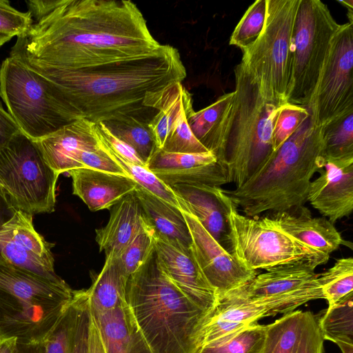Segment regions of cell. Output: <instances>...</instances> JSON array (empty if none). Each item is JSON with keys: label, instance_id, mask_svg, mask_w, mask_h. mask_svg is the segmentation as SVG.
I'll list each match as a JSON object with an SVG mask.
<instances>
[{"label": "cell", "instance_id": "obj_1", "mask_svg": "<svg viewBox=\"0 0 353 353\" xmlns=\"http://www.w3.org/2000/svg\"><path fill=\"white\" fill-rule=\"evenodd\" d=\"M161 45L127 0H56L11 48L35 65L76 69L147 56Z\"/></svg>", "mask_w": 353, "mask_h": 353}, {"label": "cell", "instance_id": "obj_2", "mask_svg": "<svg viewBox=\"0 0 353 353\" xmlns=\"http://www.w3.org/2000/svg\"><path fill=\"white\" fill-rule=\"evenodd\" d=\"M21 60L54 86L71 122L151 119L147 115L157 111L152 105L157 94L186 77L178 50L169 45L147 56L76 69L49 68Z\"/></svg>", "mask_w": 353, "mask_h": 353}, {"label": "cell", "instance_id": "obj_3", "mask_svg": "<svg viewBox=\"0 0 353 353\" xmlns=\"http://www.w3.org/2000/svg\"><path fill=\"white\" fill-rule=\"evenodd\" d=\"M325 165L322 128L309 117L250 179L225 190L248 216L302 207L314 173Z\"/></svg>", "mask_w": 353, "mask_h": 353}, {"label": "cell", "instance_id": "obj_4", "mask_svg": "<svg viewBox=\"0 0 353 353\" xmlns=\"http://www.w3.org/2000/svg\"><path fill=\"white\" fill-rule=\"evenodd\" d=\"M125 296L153 353H197L198 333L207 312L172 282L155 249L128 278Z\"/></svg>", "mask_w": 353, "mask_h": 353}, {"label": "cell", "instance_id": "obj_5", "mask_svg": "<svg viewBox=\"0 0 353 353\" xmlns=\"http://www.w3.org/2000/svg\"><path fill=\"white\" fill-rule=\"evenodd\" d=\"M232 101L210 136L206 148L226 172L228 183L240 187L274 153L272 129L281 105L265 100L243 65L234 67Z\"/></svg>", "mask_w": 353, "mask_h": 353}, {"label": "cell", "instance_id": "obj_6", "mask_svg": "<svg viewBox=\"0 0 353 353\" xmlns=\"http://www.w3.org/2000/svg\"><path fill=\"white\" fill-rule=\"evenodd\" d=\"M73 290L57 275L42 276L0 256V337L41 343L68 308Z\"/></svg>", "mask_w": 353, "mask_h": 353}, {"label": "cell", "instance_id": "obj_7", "mask_svg": "<svg viewBox=\"0 0 353 353\" xmlns=\"http://www.w3.org/2000/svg\"><path fill=\"white\" fill-rule=\"evenodd\" d=\"M301 0H266L263 29L243 50L241 63L261 97L278 105L286 103L293 62L292 35Z\"/></svg>", "mask_w": 353, "mask_h": 353}, {"label": "cell", "instance_id": "obj_8", "mask_svg": "<svg viewBox=\"0 0 353 353\" xmlns=\"http://www.w3.org/2000/svg\"><path fill=\"white\" fill-rule=\"evenodd\" d=\"M0 97L21 132L33 141L72 123L54 86L14 57L1 64Z\"/></svg>", "mask_w": 353, "mask_h": 353}, {"label": "cell", "instance_id": "obj_9", "mask_svg": "<svg viewBox=\"0 0 353 353\" xmlns=\"http://www.w3.org/2000/svg\"><path fill=\"white\" fill-rule=\"evenodd\" d=\"M231 254L245 268L257 271L295 263L316 268L330 256L312 249L282 231L267 216H248L239 212L224 190Z\"/></svg>", "mask_w": 353, "mask_h": 353}, {"label": "cell", "instance_id": "obj_10", "mask_svg": "<svg viewBox=\"0 0 353 353\" xmlns=\"http://www.w3.org/2000/svg\"><path fill=\"white\" fill-rule=\"evenodd\" d=\"M59 176L21 132L0 150V185L12 210L32 216L53 212Z\"/></svg>", "mask_w": 353, "mask_h": 353}, {"label": "cell", "instance_id": "obj_11", "mask_svg": "<svg viewBox=\"0 0 353 353\" xmlns=\"http://www.w3.org/2000/svg\"><path fill=\"white\" fill-rule=\"evenodd\" d=\"M339 25L321 1H300L293 30L292 71L286 103L307 108Z\"/></svg>", "mask_w": 353, "mask_h": 353}, {"label": "cell", "instance_id": "obj_12", "mask_svg": "<svg viewBox=\"0 0 353 353\" xmlns=\"http://www.w3.org/2000/svg\"><path fill=\"white\" fill-rule=\"evenodd\" d=\"M321 299L319 282L290 294L259 299L247 296L240 288L230 291L219 296L205 313L198 333V352L206 344L261 318L284 314L308 301Z\"/></svg>", "mask_w": 353, "mask_h": 353}, {"label": "cell", "instance_id": "obj_13", "mask_svg": "<svg viewBox=\"0 0 353 353\" xmlns=\"http://www.w3.org/2000/svg\"><path fill=\"white\" fill-rule=\"evenodd\" d=\"M353 23L336 31L307 109L312 123L323 127L353 112Z\"/></svg>", "mask_w": 353, "mask_h": 353}, {"label": "cell", "instance_id": "obj_14", "mask_svg": "<svg viewBox=\"0 0 353 353\" xmlns=\"http://www.w3.org/2000/svg\"><path fill=\"white\" fill-rule=\"evenodd\" d=\"M181 210L192 237L193 255L217 299L244 285L258 274L242 265L190 212Z\"/></svg>", "mask_w": 353, "mask_h": 353}, {"label": "cell", "instance_id": "obj_15", "mask_svg": "<svg viewBox=\"0 0 353 353\" xmlns=\"http://www.w3.org/2000/svg\"><path fill=\"white\" fill-rule=\"evenodd\" d=\"M34 229L32 215L14 210L0 226V255L7 262L34 273L52 277L54 259L52 248Z\"/></svg>", "mask_w": 353, "mask_h": 353}, {"label": "cell", "instance_id": "obj_16", "mask_svg": "<svg viewBox=\"0 0 353 353\" xmlns=\"http://www.w3.org/2000/svg\"><path fill=\"white\" fill-rule=\"evenodd\" d=\"M146 168L169 188L176 184L221 187L228 183L225 170L211 151L185 154L156 148Z\"/></svg>", "mask_w": 353, "mask_h": 353}, {"label": "cell", "instance_id": "obj_17", "mask_svg": "<svg viewBox=\"0 0 353 353\" xmlns=\"http://www.w3.org/2000/svg\"><path fill=\"white\" fill-rule=\"evenodd\" d=\"M154 249L160 265L172 282L194 304L208 312L217 301L190 247L155 234Z\"/></svg>", "mask_w": 353, "mask_h": 353}, {"label": "cell", "instance_id": "obj_18", "mask_svg": "<svg viewBox=\"0 0 353 353\" xmlns=\"http://www.w3.org/2000/svg\"><path fill=\"white\" fill-rule=\"evenodd\" d=\"M312 181L307 201L334 224L353 210V161L326 162Z\"/></svg>", "mask_w": 353, "mask_h": 353}, {"label": "cell", "instance_id": "obj_19", "mask_svg": "<svg viewBox=\"0 0 353 353\" xmlns=\"http://www.w3.org/2000/svg\"><path fill=\"white\" fill-rule=\"evenodd\" d=\"M94 124L80 119L34 142L46 163L57 174L83 168L82 152L99 148Z\"/></svg>", "mask_w": 353, "mask_h": 353}, {"label": "cell", "instance_id": "obj_20", "mask_svg": "<svg viewBox=\"0 0 353 353\" xmlns=\"http://www.w3.org/2000/svg\"><path fill=\"white\" fill-rule=\"evenodd\" d=\"M170 188L176 196L180 208L194 215L201 225L230 252L224 189L190 184H176Z\"/></svg>", "mask_w": 353, "mask_h": 353}, {"label": "cell", "instance_id": "obj_21", "mask_svg": "<svg viewBox=\"0 0 353 353\" xmlns=\"http://www.w3.org/2000/svg\"><path fill=\"white\" fill-rule=\"evenodd\" d=\"M68 173L72 178V194L92 212L110 210L137 186L128 176L90 168L74 169Z\"/></svg>", "mask_w": 353, "mask_h": 353}, {"label": "cell", "instance_id": "obj_22", "mask_svg": "<svg viewBox=\"0 0 353 353\" xmlns=\"http://www.w3.org/2000/svg\"><path fill=\"white\" fill-rule=\"evenodd\" d=\"M285 233L323 254L330 256L343 243V238L326 218L314 217L304 205L268 214Z\"/></svg>", "mask_w": 353, "mask_h": 353}, {"label": "cell", "instance_id": "obj_23", "mask_svg": "<svg viewBox=\"0 0 353 353\" xmlns=\"http://www.w3.org/2000/svg\"><path fill=\"white\" fill-rule=\"evenodd\" d=\"M91 316L105 353H153L128 303Z\"/></svg>", "mask_w": 353, "mask_h": 353}, {"label": "cell", "instance_id": "obj_24", "mask_svg": "<svg viewBox=\"0 0 353 353\" xmlns=\"http://www.w3.org/2000/svg\"><path fill=\"white\" fill-rule=\"evenodd\" d=\"M107 224L95 230L99 250L105 256H119L145 221L141 204L134 192L125 196L110 209Z\"/></svg>", "mask_w": 353, "mask_h": 353}, {"label": "cell", "instance_id": "obj_25", "mask_svg": "<svg viewBox=\"0 0 353 353\" xmlns=\"http://www.w3.org/2000/svg\"><path fill=\"white\" fill-rule=\"evenodd\" d=\"M316 267L307 263H295L265 270L240 287L252 299L290 294L319 282Z\"/></svg>", "mask_w": 353, "mask_h": 353}, {"label": "cell", "instance_id": "obj_26", "mask_svg": "<svg viewBox=\"0 0 353 353\" xmlns=\"http://www.w3.org/2000/svg\"><path fill=\"white\" fill-rule=\"evenodd\" d=\"M134 192L155 234L179 241L187 247L191 246L192 237L180 208L165 202L138 185Z\"/></svg>", "mask_w": 353, "mask_h": 353}, {"label": "cell", "instance_id": "obj_27", "mask_svg": "<svg viewBox=\"0 0 353 353\" xmlns=\"http://www.w3.org/2000/svg\"><path fill=\"white\" fill-rule=\"evenodd\" d=\"M128 280L116 258L106 255L101 271L87 290L91 314L104 313L126 304Z\"/></svg>", "mask_w": 353, "mask_h": 353}, {"label": "cell", "instance_id": "obj_28", "mask_svg": "<svg viewBox=\"0 0 353 353\" xmlns=\"http://www.w3.org/2000/svg\"><path fill=\"white\" fill-rule=\"evenodd\" d=\"M306 312L293 310L266 325L262 353H296L305 322Z\"/></svg>", "mask_w": 353, "mask_h": 353}, {"label": "cell", "instance_id": "obj_29", "mask_svg": "<svg viewBox=\"0 0 353 353\" xmlns=\"http://www.w3.org/2000/svg\"><path fill=\"white\" fill-rule=\"evenodd\" d=\"M321 128L325 163L353 161V112Z\"/></svg>", "mask_w": 353, "mask_h": 353}, {"label": "cell", "instance_id": "obj_30", "mask_svg": "<svg viewBox=\"0 0 353 353\" xmlns=\"http://www.w3.org/2000/svg\"><path fill=\"white\" fill-rule=\"evenodd\" d=\"M317 323L324 340L353 343V292L329 305Z\"/></svg>", "mask_w": 353, "mask_h": 353}, {"label": "cell", "instance_id": "obj_31", "mask_svg": "<svg viewBox=\"0 0 353 353\" xmlns=\"http://www.w3.org/2000/svg\"><path fill=\"white\" fill-rule=\"evenodd\" d=\"M266 325L256 322L203 346L198 353H262Z\"/></svg>", "mask_w": 353, "mask_h": 353}, {"label": "cell", "instance_id": "obj_32", "mask_svg": "<svg viewBox=\"0 0 353 353\" xmlns=\"http://www.w3.org/2000/svg\"><path fill=\"white\" fill-rule=\"evenodd\" d=\"M94 133L100 148L114 161L138 185L173 206L180 208L179 201L172 189L161 182L146 167L132 163L115 153L105 142L94 124Z\"/></svg>", "mask_w": 353, "mask_h": 353}, {"label": "cell", "instance_id": "obj_33", "mask_svg": "<svg viewBox=\"0 0 353 353\" xmlns=\"http://www.w3.org/2000/svg\"><path fill=\"white\" fill-rule=\"evenodd\" d=\"M150 121L145 118L128 117L103 123L115 137L132 147L146 165L157 148L148 125Z\"/></svg>", "mask_w": 353, "mask_h": 353}, {"label": "cell", "instance_id": "obj_34", "mask_svg": "<svg viewBox=\"0 0 353 353\" xmlns=\"http://www.w3.org/2000/svg\"><path fill=\"white\" fill-rule=\"evenodd\" d=\"M323 297L328 306L353 292V259L340 258L334 265L319 274Z\"/></svg>", "mask_w": 353, "mask_h": 353}, {"label": "cell", "instance_id": "obj_35", "mask_svg": "<svg viewBox=\"0 0 353 353\" xmlns=\"http://www.w3.org/2000/svg\"><path fill=\"white\" fill-rule=\"evenodd\" d=\"M155 232L148 221L116 258L121 269L130 277L148 258L154 249Z\"/></svg>", "mask_w": 353, "mask_h": 353}, {"label": "cell", "instance_id": "obj_36", "mask_svg": "<svg viewBox=\"0 0 353 353\" xmlns=\"http://www.w3.org/2000/svg\"><path fill=\"white\" fill-rule=\"evenodd\" d=\"M234 92L224 94L206 108L188 114V122L195 137L206 148L211 134L229 107Z\"/></svg>", "mask_w": 353, "mask_h": 353}, {"label": "cell", "instance_id": "obj_37", "mask_svg": "<svg viewBox=\"0 0 353 353\" xmlns=\"http://www.w3.org/2000/svg\"><path fill=\"white\" fill-rule=\"evenodd\" d=\"M266 0L255 1L245 11L233 30L229 43L242 51L250 47L261 34L265 24Z\"/></svg>", "mask_w": 353, "mask_h": 353}, {"label": "cell", "instance_id": "obj_38", "mask_svg": "<svg viewBox=\"0 0 353 353\" xmlns=\"http://www.w3.org/2000/svg\"><path fill=\"white\" fill-rule=\"evenodd\" d=\"M193 109L192 99L170 130L161 150L173 153H202L209 150L195 137L188 122V114Z\"/></svg>", "mask_w": 353, "mask_h": 353}, {"label": "cell", "instance_id": "obj_39", "mask_svg": "<svg viewBox=\"0 0 353 353\" xmlns=\"http://www.w3.org/2000/svg\"><path fill=\"white\" fill-rule=\"evenodd\" d=\"M305 107L286 103L279 109L272 129L274 151L277 150L309 117Z\"/></svg>", "mask_w": 353, "mask_h": 353}, {"label": "cell", "instance_id": "obj_40", "mask_svg": "<svg viewBox=\"0 0 353 353\" xmlns=\"http://www.w3.org/2000/svg\"><path fill=\"white\" fill-rule=\"evenodd\" d=\"M33 23L30 13L13 8L7 0H0V34L13 38L24 34Z\"/></svg>", "mask_w": 353, "mask_h": 353}, {"label": "cell", "instance_id": "obj_41", "mask_svg": "<svg viewBox=\"0 0 353 353\" xmlns=\"http://www.w3.org/2000/svg\"><path fill=\"white\" fill-rule=\"evenodd\" d=\"M323 341L317 317L306 311L305 325L296 353H323Z\"/></svg>", "mask_w": 353, "mask_h": 353}, {"label": "cell", "instance_id": "obj_42", "mask_svg": "<svg viewBox=\"0 0 353 353\" xmlns=\"http://www.w3.org/2000/svg\"><path fill=\"white\" fill-rule=\"evenodd\" d=\"M96 124L103 140L115 153L132 163L146 167L145 163L136 151L126 143L115 137L103 123Z\"/></svg>", "mask_w": 353, "mask_h": 353}, {"label": "cell", "instance_id": "obj_43", "mask_svg": "<svg viewBox=\"0 0 353 353\" xmlns=\"http://www.w3.org/2000/svg\"><path fill=\"white\" fill-rule=\"evenodd\" d=\"M19 132V128L0 102V150Z\"/></svg>", "mask_w": 353, "mask_h": 353}, {"label": "cell", "instance_id": "obj_44", "mask_svg": "<svg viewBox=\"0 0 353 353\" xmlns=\"http://www.w3.org/2000/svg\"><path fill=\"white\" fill-rule=\"evenodd\" d=\"M89 353H105L99 330L92 318L90 330Z\"/></svg>", "mask_w": 353, "mask_h": 353}, {"label": "cell", "instance_id": "obj_45", "mask_svg": "<svg viewBox=\"0 0 353 353\" xmlns=\"http://www.w3.org/2000/svg\"><path fill=\"white\" fill-rule=\"evenodd\" d=\"M18 341L16 338L0 337V353H17Z\"/></svg>", "mask_w": 353, "mask_h": 353}, {"label": "cell", "instance_id": "obj_46", "mask_svg": "<svg viewBox=\"0 0 353 353\" xmlns=\"http://www.w3.org/2000/svg\"><path fill=\"white\" fill-rule=\"evenodd\" d=\"M342 353H353V343H343L337 345Z\"/></svg>", "mask_w": 353, "mask_h": 353}, {"label": "cell", "instance_id": "obj_47", "mask_svg": "<svg viewBox=\"0 0 353 353\" xmlns=\"http://www.w3.org/2000/svg\"><path fill=\"white\" fill-rule=\"evenodd\" d=\"M339 3L343 4L345 6L347 7L348 10H353V1L349 0V1H339Z\"/></svg>", "mask_w": 353, "mask_h": 353}, {"label": "cell", "instance_id": "obj_48", "mask_svg": "<svg viewBox=\"0 0 353 353\" xmlns=\"http://www.w3.org/2000/svg\"><path fill=\"white\" fill-rule=\"evenodd\" d=\"M11 39H12V38L10 37H8V36H6V35L0 34V47L1 46H3L4 43H6L8 41H9Z\"/></svg>", "mask_w": 353, "mask_h": 353}, {"label": "cell", "instance_id": "obj_49", "mask_svg": "<svg viewBox=\"0 0 353 353\" xmlns=\"http://www.w3.org/2000/svg\"><path fill=\"white\" fill-rule=\"evenodd\" d=\"M0 198L3 200V202H5L8 206V199L6 196V194L0 185Z\"/></svg>", "mask_w": 353, "mask_h": 353}, {"label": "cell", "instance_id": "obj_50", "mask_svg": "<svg viewBox=\"0 0 353 353\" xmlns=\"http://www.w3.org/2000/svg\"><path fill=\"white\" fill-rule=\"evenodd\" d=\"M1 224H0V226H1Z\"/></svg>", "mask_w": 353, "mask_h": 353}]
</instances>
